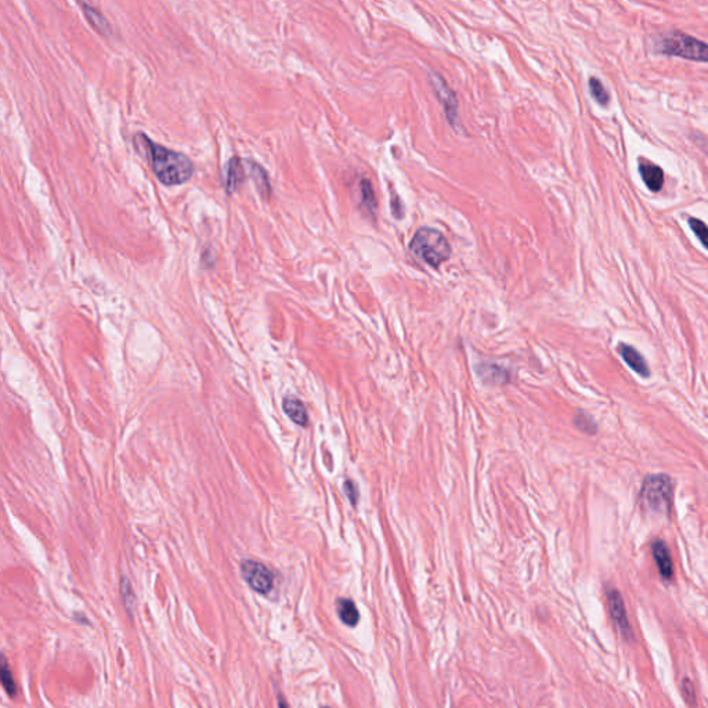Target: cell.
Masks as SVG:
<instances>
[{
	"instance_id": "obj_18",
	"label": "cell",
	"mask_w": 708,
	"mask_h": 708,
	"mask_svg": "<svg viewBox=\"0 0 708 708\" xmlns=\"http://www.w3.org/2000/svg\"><path fill=\"white\" fill-rule=\"evenodd\" d=\"M590 92L592 94V97L601 104V105H607L609 104V93L607 90L605 89L603 83L598 79V78H591L590 79Z\"/></svg>"
},
{
	"instance_id": "obj_11",
	"label": "cell",
	"mask_w": 708,
	"mask_h": 708,
	"mask_svg": "<svg viewBox=\"0 0 708 708\" xmlns=\"http://www.w3.org/2000/svg\"><path fill=\"white\" fill-rule=\"evenodd\" d=\"M477 375L487 384L503 385L509 381V373L497 364L492 363H481L476 367Z\"/></svg>"
},
{
	"instance_id": "obj_13",
	"label": "cell",
	"mask_w": 708,
	"mask_h": 708,
	"mask_svg": "<svg viewBox=\"0 0 708 708\" xmlns=\"http://www.w3.org/2000/svg\"><path fill=\"white\" fill-rule=\"evenodd\" d=\"M282 408L285 411V414L299 426H306L307 422H309V418H307V411H306V407L304 404L293 397V396H288L284 399L282 402Z\"/></svg>"
},
{
	"instance_id": "obj_19",
	"label": "cell",
	"mask_w": 708,
	"mask_h": 708,
	"mask_svg": "<svg viewBox=\"0 0 708 708\" xmlns=\"http://www.w3.org/2000/svg\"><path fill=\"white\" fill-rule=\"evenodd\" d=\"M574 425L584 433L587 435H595L598 432V425L596 422L585 413H579L576 417H574Z\"/></svg>"
},
{
	"instance_id": "obj_16",
	"label": "cell",
	"mask_w": 708,
	"mask_h": 708,
	"mask_svg": "<svg viewBox=\"0 0 708 708\" xmlns=\"http://www.w3.org/2000/svg\"><path fill=\"white\" fill-rule=\"evenodd\" d=\"M249 170H251L252 179L256 182L258 190L260 191V194L263 197H267L269 193H270V185H269V179H267V173L264 171V169L260 165H258L255 162H251Z\"/></svg>"
},
{
	"instance_id": "obj_17",
	"label": "cell",
	"mask_w": 708,
	"mask_h": 708,
	"mask_svg": "<svg viewBox=\"0 0 708 708\" xmlns=\"http://www.w3.org/2000/svg\"><path fill=\"white\" fill-rule=\"evenodd\" d=\"M0 679H2V685L5 691L9 694V697L14 698L17 696V685L13 678L12 669L9 668V663L6 657H2V669H0Z\"/></svg>"
},
{
	"instance_id": "obj_9",
	"label": "cell",
	"mask_w": 708,
	"mask_h": 708,
	"mask_svg": "<svg viewBox=\"0 0 708 708\" xmlns=\"http://www.w3.org/2000/svg\"><path fill=\"white\" fill-rule=\"evenodd\" d=\"M652 555L654 558V562L658 568V572L661 574V577L667 581L672 580L674 577V565H672V559H671V555H669V551L667 548V545L664 544V541L661 540H656L653 544H652Z\"/></svg>"
},
{
	"instance_id": "obj_4",
	"label": "cell",
	"mask_w": 708,
	"mask_h": 708,
	"mask_svg": "<svg viewBox=\"0 0 708 708\" xmlns=\"http://www.w3.org/2000/svg\"><path fill=\"white\" fill-rule=\"evenodd\" d=\"M658 52L691 61L708 63V45L680 32L664 37L658 43Z\"/></svg>"
},
{
	"instance_id": "obj_10",
	"label": "cell",
	"mask_w": 708,
	"mask_h": 708,
	"mask_svg": "<svg viewBox=\"0 0 708 708\" xmlns=\"http://www.w3.org/2000/svg\"><path fill=\"white\" fill-rule=\"evenodd\" d=\"M244 163L245 160L240 159V158H233L229 163H227V167L225 170V187L227 190L229 194L234 193L238 187V185L244 180Z\"/></svg>"
},
{
	"instance_id": "obj_1",
	"label": "cell",
	"mask_w": 708,
	"mask_h": 708,
	"mask_svg": "<svg viewBox=\"0 0 708 708\" xmlns=\"http://www.w3.org/2000/svg\"><path fill=\"white\" fill-rule=\"evenodd\" d=\"M136 149L147 158L156 179L165 186H180L189 182L194 174L193 160L182 152L171 151L162 147L145 134H136L133 137Z\"/></svg>"
},
{
	"instance_id": "obj_3",
	"label": "cell",
	"mask_w": 708,
	"mask_h": 708,
	"mask_svg": "<svg viewBox=\"0 0 708 708\" xmlns=\"http://www.w3.org/2000/svg\"><path fill=\"white\" fill-rule=\"evenodd\" d=\"M410 249L418 259L429 266L439 267L450 258L451 248L447 238L437 230L430 227L419 229L411 240Z\"/></svg>"
},
{
	"instance_id": "obj_8",
	"label": "cell",
	"mask_w": 708,
	"mask_h": 708,
	"mask_svg": "<svg viewBox=\"0 0 708 708\" xmlns=\"http://www.w3.org/2000/svg\"><path fill=\"white\" fill-rule=\"evenodd\" d=\"M639 173L647 189L653 193H658L664 186V171L656 163L647 159H639Z\"/></svg>"
},
{
	"instance_id": "obj_12",
	"label": "cell",
	"mask_w": 708,
	"mask_h": 708,
	"mask_svg": "<svg viewBox=\"0 0 708 708\" xmlns=\"http://www.w3.org/2000/svg\"><path fill=\"white\" fill-rule=\"evenodd\" d=\"M336 613L340 621L347 627H356L360 623V612L356 603L347 598H339L336 601Z\"/></svg>"
},
{
	"instance_id": "obj_22",
	"label": "cell",
	"mask_w": 708,
	"mask_h": 708,
	"mask_svg": "<svg viewBox=\"0 0 708 708\" xmlns=\"http://www.w3.org/2000/svg\"><path fill=\"white\" fill-rule=\"evenodd\" d=\"M343 488H344V492H346L347 498L350 499V502H351L353 505H356V503H357V498H359L356 484H354L351 480H346V481H344Z\"/></svg>"
},
{
	"instance_id": "obj_14",
	"label": "cell",
	"mask_w": 708,
	"mask_h": 708,
	"mask_svg": "<svg viewBox=\"0 0 708 708\" xmlns=\"http://www.w3.org/2000/svg\"><path fill=\"white\" fill-rule=\"evenodd\" d=\"M82 9H83V13L85 16L87 17L89 23L92 24V27L101 35H108L111 32V28L107 23V20L104 19V16L101 13H98L97 10H94L92 6L86 5V3H81Z\"/></svg>"
},
{
	"instance_id": "obj_5",
	"label": "cell",
	"mask_w": 708,
	"mask_h": 708,
	"mask_svg": "<svg viewBox=\"0 0 708 708\" xmlns=\"http://www.w3.org/2000/svg\"><path fill=\"white\" fill-rule=\"evenodd\" d=\"M241 574L245 583L260 595H267L274 587L273 572L260 562L244 561L241 563Z\"/></svg>"
},
{
	"instance_id": "obj_6",
	"label": "cell",
	"mask_w": 708,
	"mask_h": 708,
	"mask_svg": "<svg viewBox=\"0 0 708 708\" xmlns=\"http://www.w3.org/2000/svg\"><path fill=\"white\" fill-rule=\"evenodd\" d=\"M607 603H609L612 618L616 623L617 628L620 629L621 635L627 641H632V638H634L632 629H631V625L628 621V616H627V610H625V605H624V599H623L621 594L614 588L609 590L607 591Z\"/></svg>"
},
{
	"instance_id": "obj_21",
	"label": "cell",
	"mask_w": 708,
	"mask_h": 708,
	"mask_svg": "<svg viewBox=\"0 0 708 708\" xmlns=\"http://www.w3.org/2000/svg\"><path fill=\"white\" fill-rule=\"evenodd\" d=\"M682 691H683V696L686 698V701L694 707L696 705V691H694V687H693V683L690 682V679L685 678L682 680Z\"/></svg>"
},
{
	"instance_id": "obj_24",
	"label": "cell",
	"mask_w": 708,
	"mask_h": 708,
	"mask_svg": "<svg viewBox=\"0 0 708 708\" xmlns=\"http://www.w3.org/2000/svg\"><path fill=\"white\" fill-rule=\"evenodd\" d=\"M322 708H329V707H322Z\"/></svg>"
},
{
	"instance_id": "obj_15",
	"label": "cell",
	"mask_w": 708,
	"mask_h": 708,
	"mask_svg": "<svg viewBox=\"0 0 708 708\" xmlns=\"http://www.w3.org/2000/svg\"><path fill=\"white\" fill-rule=\"evenodd\" d=\"M360 196H362V208L374 216V214L377 211V200H375L373 185L367 179L362 180V183H360Z\"/></svg>"
},
{
	"instance_id": "obj_7",
	"label": "cell",
	"mask_w": 708,
	"mask_h": 708,
	"mask_svg": "<svg viewBox=\"0 0 708 708\" xmlns=\"http://www.w3.org/2000/svg\"><path fill=\"white\" fill-rule=\"evenodd\" d=\"M617 351L623 357V360L625 362V364L634 373H636L638 375H641L643 378H647L650 375V368H649L645 357L634 346H629L627 343H620L617 347Z\"/></svg>"
},
{
	"instance_id": "obj_20",
	"label": "cell",
	"mask_w": 708,
	"mask_h": 708,
	"mask_svg": "<svg viewBox=\"0 0 708 708\" xmlns=\"http://www.w3.org/2000/svg\"><path fill=\"white\" fill-rule=\"evenodd\" d=\"M689 226L696 234V237L701 241V244L708 249V226L696 218H689Z\"/></svg>"
},
{
	"instance_id": "obj_23",
	"label": "cell",
	"mask_w": 708,
	"mask_h": 708,
	"mask_svg": "<svg viewBox=\"0 0 708 708\" xmlns=\"http://www.w3.org/2000/svg\"><path fill=\"white\" fill-rule=\"evenodd\" d=\"M278 708H289L282 697H278Z\"/></svg>"
},
{
	"instance_id": "obj_2",
	"label": "cell",
	"mask_w": 708,
	"mask_h": 708,
	"mask_svg": "<svg viewBox=\"0 0 708 708\" xmlns=\"http://www.w3.org/2000/svg\"><path fill=\"white\" fill-rule=\"evenodd\" d=\"M639 502L647 512L669 513L674 503L672 479L663 473L646 476L641 487Z\"/></svg>"
}]
</instances>
